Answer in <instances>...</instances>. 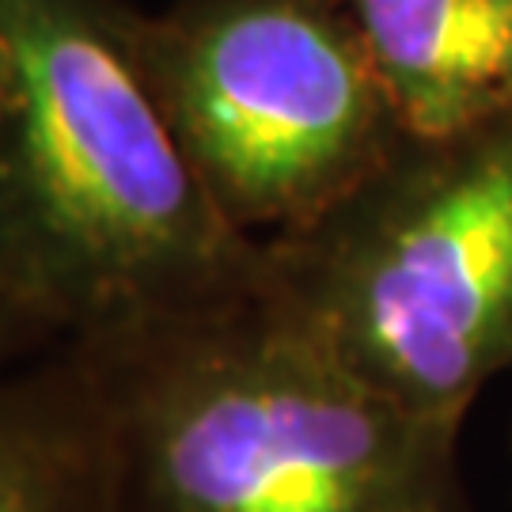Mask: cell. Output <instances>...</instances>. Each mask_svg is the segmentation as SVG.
Listing matches in <instances>:
<instances>
[{
    "label": "cell",
    "instance_id": "obj_1",
    "mask_svg": "<svg viewBox=\"0 0 512 512\" xmlns=\"http://www.w3.org/2000/svg\"><path fill=\"white\" fill-rule=\"evenodd\" d=\"M262 281L171 137L126 0H0V311L95 346Z\"/></svg>",
    "mask_w": 512,
    "mask_h": 512
},
{
    "label": "cell",
    "instance_id": "obj_2",
    "mask_svg": "<svg viewBox=\"0 0 512 512\" xmlns=\"http://www.w3.org/2000/svg\"><path fill=\"white\" fill-rule=\"evenodd\" d=\"M88 361L122 512H467L459 421L353 376L258 281Z\"/></svg>",
    "mask_w": 512,
    "mask_h": 512
},
{
    "label": "cell",
    "instance_id": "obj_3",
    "mask_svg": "<svg viewBox=\"0 0 512 512\" xmlns=\"http://www.w3.org/2000/svg\"><path fill=\"white\" fill-rule=\"evenodd\" d=\"M262 293L387 399L463 425L512 365V114L410 137L342 205L262 243Z\"/></svg>",
    "mask_w": 512,
    "mask_h": 512
},
{
    "label": "cell",
    "instance_id": "obj_4",
    "mask_svg": "<svg viewBox=\"0 0 512 512\" xmlns=\"http://www.w3.org/2000/svg\"><path fill=\"white\" fill-rule=\"evenodd\" d=\"M137 54L209 202L255 243L342 205L410 141L342 0H171Z\"/></svg>",
    "mask_w": 512,
    "mask_h": 512
},
{
    "label": "cell",
    "instance_id": "obj_5",
    "mask_svg": "<svg viewBox=\"0 0 512 512\" xmlns=\"http://www.w3.org/2000/svg\"><path fill=\"white\" fill-rule=\"evenodd\" d=\"M410 137L512 114V0H342Z\"/></svg>",
    "mask_w": 512,
    "mask_h": 512
},
{
    "label": "cell",
    "instance_id": "obj_6",
    "mask_svg": "<svg viewBox=\"0 0 512 512\" xmlns=\"http://www.w3.org/2000/svg\"><path fill=\"white\" fill-rule=\"evenodd\" d=\"M0 512H122L107 410L80 349L0 368Z\"/></svg>",
    "mask_w": 512,
    "mask_h": 512
},
{
    "label": "cell",
    "instance_id": "obj_7",
    "mask_svg": "<svg viewBox=\"0 0 512 512\" xmlns=\"http://www.w3.org/2000/svg\"><path fill=\"white\" fill-rule=\"evenodd\" d=\"M23 342H31V338H27V334L12 323L4 311H0V368H8L12 361H16L19 349H23Z\"/></svg>",
    "mask_w": 512,
    "mask_h": 512
}]
</instances>
